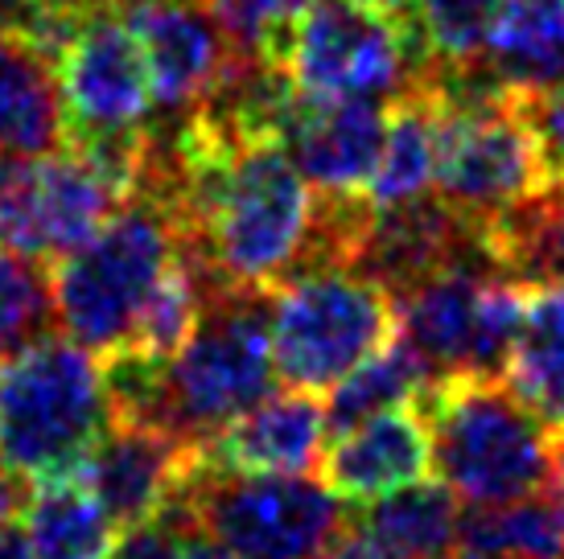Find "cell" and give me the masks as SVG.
Listing matches in <instances>:
<instances>
[{
	"instance_id": "cell-6",
	"label": "cell",
	"mask_w": 564,
	"mask_h": 559,
	"mask_svg": "<svg viewBox=\"0 0 564 559\" xmlns=\"http://www.w3.org/2000/svg\"><path fill=\"white\" fill-rule=\"evenodd\" d=\"M177 494L236 559H317L346 527L343 497L310 473H231L198 457Z\"/></svg>"
},
{
	"instance_id": "cell-30",
	"label": "cell",
	"mask_w": 564,
	"mask_h": 559,
	"mask_svg": "<svg viewBox=\"0 0 564 559\" xmlns=\"http://www.w3.org/2000/svg\"><path fill=\"white\" fill-rule=\"evenodd\" d=\"M544 494L552 497V506L561 511L564 518V424L552 428V445H549V478H544Z\"/></svg>"
},
{
	"instance_id": "cell-11",
	"label": "cell",
	"mask_w": 564,
	"mask_h": 559,
	"mask_svg": "<svg viewBox=\"0 0 564 559\" xmlns=\"http://www.w3.org/2000/svg\"><path fill=\"white\" fill-rule=\"evenodd\" d=\"M466 264L495 267V260H490L482 227L457 215L441 194L437 198L424 194V198L383 206V210L376 206V215L359 239V251L350 260V267L379 280L392 296L408 293L412 284L437 276V272Z\"/></svg>"
},
{
	"instance_id": "cell-3",
	"label": "cell",
	"mask_w": 564,
	"mask_h": 559,
	"mask_svg": "<svg viewBox=\"0 0 564 559\" xmlns=\"http://www.w3.org/2000/svg\"><path fill=\"white\" fill-rule=\"evenodd\" d=\"M416 407L429 419L433 469L470 506L544 490L552 428L495 374H441Z\"/></svg>"
},
{
	"instance_id": "cell-18",
	"label": "cell",
	"mask_w": 564,
	"mask_h": 559,
	"mask_svg": "<svg viewBox=\"0 0 564 559\" xmlns=\"http://www.w3.org/2000/svg\"><path fill=\"white\" fill-rule=\"evenodd\" d=\"M437 124L441 99L433 66L388 103V132L367 198L371 206H400L437 186Z\"/></svg>"
},
{
	"instance_id": "cell-31",
	"label": "cell",
	"mask_w": 564,
	"mask_h": 559,
	"mask_svg": "<svg viewBox=\"0 0 564 559\" xmlns=\"http://www.w3.org/2000/svg\"><path fill=\"white\" fill-rule=\"evenodd\" d=\"M256 13L264 17L268 25H276V30H284L293 17H301L314 0H248Z\"/></svg>"
},
{
	"instance_id": "cell-33",
	"label": "cell",
	"mask_w": 564,
	"mask_h": 559,
	"mask_svg": "<svg viewBox=\"0 0 564 559\" xmlns=\"http://www.w3.org/2000/svg\"><path fill=\"white\" fill-rule=\"evenodd\" d=\"M0 559H37L30 547V535H25V523L17 527L13 518L0 527Z\"/></svg>"
},
{
	"instance_id": "cell-25",
	"label": "cell",
	"mask_w": 564,
	"mask_h": 559,
	"mask_svg": "<svg viewBox=\"0 0 564 559\" xmlns=\"http://www.w3.org/2000/svg\"><path fill=\"white\" fill-rule=\"evenodd\" d=\"M457 544L507 559H564V518L552 497H516L502 506L462 511Z\"/></svg>"
},
{
	"instance_id": "cell-12",
	"label": "cell",
	"mask_w": 564,
	"mask_h": 559,
	"mask_svg": "<svg viewBox=\"0 0 564 559\" xmlns=\"http://www.w3.org/2000/svg\"><path fill=\"white\" fill-rule=\"evenodd\" d=\"M128 30L149 63L153 103L165 120L203 108L231 66V46L206 0H124Z\"/></svg>"
},
{
	"instance_id": "cell-26",
	"label": "cell",
	"mask_w": 564,
	"mask_h": 559,
	"mask_svg": "<svg viewBox=\"0 0 564 559\" xmlns=\"http://www.w3.org/2000/svg\"><path fill=\"white\" fill-rule=\"evenodd\" d=\"M499 9L502 0H412V30L424 58L437 70L482 66Z\"/></svg>"
},
{
	"instance_id": "cell-4",
	"label": "cell",
	"mask_w": 564,
	"mask_h": 559,
	"mask_svg": "<svg viewBox=\"0 0 564 559\" xmlns=\"http://www.w3.org/2000/svg\"><path fill=\"white\" fill-rule=\"evenodd\" d=\"M177 255L182 231L170 206L132 194L79 251L54 264V321L83 350L120 354Z\"/></svg>"
},
{
	"instance_id": "cell-29",
	"label": "cell",
	"mask_w": 564,
	"mask_h": 559,
	"mask_svg": "<svg viewBox=\"0 0 564 559\" xmlns=\"http://www.w3.org/2000/svg\"><path fill=\"white\" fill-rule=\"evenodd\" d=\"M317 559H404L395 547H388L383 539H376L367 527H359V523H350L346 518V527L334 535L326 544V551Z\"/></svg>"
},
{
	"instance_id": "cell-13",
	"label": "cell",
	"mask_w": 564,
	"mask_h": 559,
	"mask_svg": "<svg viewBox=\"0 0 564 559\" xmlns=\"http://www.w3.org/2000/svg\"><path fill=\"white\" fill-rule=\"evenodd\" d=\"M388 103L392 99H367V95L326 99L297 87L281 144L289 149L301 177L314 186V194L359 198L371 189L388 132Z\"/></svg>"
},
{
	"instance_id": "cell-9",
	"label": "cell",
	"mask_w": 564,
	"mask_h": 559,
	"mask_svg": "<svg viewBox=\"0 0 564 559\" xmlns=\"http://www.w3.org/2000/svg\"><path fill=\"white\" fill-rule=\"evenodd\" d=\"M54 66H58L66 124H70L66 144L132 136L149 124V111H153L149 63L120 9L75 17Z\"/></svg>"
},
{
	"instance_id": "cell-17",
	"label": "cell",
	"mask_w": 564,
	"mask_h": 559,
	"mask_svg": "<svg viewBox=\"0 0 564 559\" xmlns=\"http://www.w3.org/2000/svg\"><path fill=\"white\" fill-rule=\"evenodd\" d=\"M66 99L46 54L0 33V153L37 161L66 149Z\"/></svg>"
},
{
	"instance_id": "cell-34",
	"label": "cell",
	"mask_w": 564,
	"mask_h": 559,
	"mask_svg": "<svg viewBox=\"0 0 564 559\" xmlns=\"http://www.w3.org/2000/svg\"><path fill=\"white\" fill-rule=\"evenodd\" d=\"M21 506H25V485H21V478H17V473H0V527H4Z\"/></svg>"
},
{
	"instance_id": "cell-1",
	"label": "cell",
	"mask_w": 564,
	"mask_h": 559,
	"mask_svg": "<svg viewBox=\"0 0 564 559\" xmlns=\"http://www.w3.org/2000/svg\"><path fill=\"white\" fill-rule=\"evenodd\" d=\"M116 416L149 419L203 449L236 416L272 395V293L215 288L177 354L165 362L104 358Z\"/></svg>"
},
{
	"instance_id": "cell-28",
	"label": "cell",
	"mask_w": 564,
	"mask_h": 559,
	"mask_svg": "<svg viewBox=\"0 0 564 559\" xmlns=\"http://www.w3.org/2000/svg\"><path fill=\"white\" fill-rule=\"evenodd\" d=\"M519 116L535 140V153L544 165V182L564 189V87H540V91H511Z\"/></svg>"
},
{
	"instance_id": "cell-36",
	"label": "cell",
	"mask_w": 564,
	"mask_h": 559,
	"mask_svg": "<svg viewBox=\"0 0 564 559\" xmlns=\"http://www.w3.org/2000/svg\"><path fill=\"white\" fill-rule=\"evenodd\" d=\"M9 177H13V165L0 161V202H4V189H9Z\"/></svg>"
},
{
	"instance_id": "cell-14",
	"label": "cell",
	"mask_w": 564,
	"mask_h": 559,
	"mask_svg": "<svg viewBox=\"0 0 564 559\" xmlns=\"http://www.w3.org/2000/svg\"><path fill=\"white\" fill-rule=\"evenodd\" d=\"M198 465V449L149 419L116 416L83 457L79 482L99 497L120 530L158 518Z\"/></svg>"
},
{
	"instance_id": "cell-35",
	"label": "cell",
	"mask_w": 564,
	"mask_h": 559,
	"mask_svg": "<svg viewBox=\"0 0 564 559\" xmlns=\"http://www.w3.org/2000/svg\"><path fill=\"white\" fill-rule=\"evenodd\" d=\"M46 9L66 17H83V13H99V9H120L124 0H42Z\"/></svg>"
},
{
	"instance_id": "cell-5",
	"label": "cell",
	"mask_w": 564,
	"mask_h": 559,
	"mask_svg": "<svg viewBox=\"0 0 564 559\" xmlns=\"http://www.w3.org/2000/svg\"><path fill=\"white\" fill-rule=\"evenodd\" d=\"M395 333V296L359 267H301L272 288V350L289 387L329 391Z\"/></svg>"
},
{
	"instance_id": "cell-7",
	"label": "cell",
	"mask_w": 564,
	"mask_h": 559,
	"mask_svg": "<svg viewBox=\"0 0 564 559\" xmlns=\"http://www.w3.org/2000/svg\"><path fill=\"white\" fill-rule=\"evenodd\" d=\"M281 66L305 95L395 99L433 63L404 21L367 0H314L284 30Z\"/></svg>"
},
{
	"instance_id": "cell-37",
	"label": "cell",
	"mask_w": 564,
	"mask_h": 559,
	"mask_svg": "<svg viewBox=\"0 0 564 559\" xmlns=\"http://www.w3.org/2000/svg\"><path fill=\"white\" fill-rule=\"evenodd\" d=\"M449 559H507V556H490V551H470V547H466L462 556H449Z\"/></svg>"
},
{
	"instance_id": "cell-2",
	"label": "cell",
	"mask_w": 564,
	"mask_h": 559,
	"mask_svg": "<svg viewBox=\"0 0 564 559\" xmlns=\"http://www.w3.org/2000/svg\"><path fill=\"white\" fill-rule=\"evenodd\" d=\"M108 366L70 338H37L0 362V461L21 482L79 473L108 432Z\"/></svg>"
},
{
	"instance_id": "cell-10",
	"label": "cell",
	"mask_w": 564,
	"mask_h": 559,
	"mask_svg": "<svg viewBox=\"0 0 564 559\" xmlns=\"http://www.w3.org/2000/svg\"><path fill=\"white\" fill-rule=\"evenodd\" d=\"M124 202L128 189L75 149L37 156V165H13L0 202V243L58 264L63 255L79 251Z\"/></svg>"
},
{
	"instance_id": "cell-32",
	"label": "cell",
	"mask_w": 564,
	"mask_h": 559,
	"mask_svg": "<svg viewBox=\"0 0 564 559\" xmlns=\"http://www.w3.org/2000/svg\"><path fill=\"white\" fill-rule=\"evenodd\" d=\"M173 559H236V556H231L219 539H210L206 530H194V535H186V544L177 547V556Z\"/></svg>"
},
{
	"instance_id": "cell-15",
	"label": "cell",
	"mask_w": 564,
	"mask_h": 559,
	"mask_svg": "<svg viewBox=\"0 0 564 559\" xmlns=\"http://www.w3.org/2000/svg\"><path fill=\"white\" fill-rule=\"evenodd\" d=\"M329 432L326 399L317 391H276L206 440L198 457L231 473H314Z\"/></svg>"
},
{
	"instance_id": "cell-20",
	"label": "cell",
	"mask_w": 564,
	"mask_h": 559,
	"mask_svg": "<svg viewBox=\"0 0 564 559\" xmlns=\"http://www.w3.org/2000/svg\"><path fill=\"white\" fill-rule=\"evenodd\" d=\"M21 514L37 559H108L120 530L79 473L33 482Z\"/></svg>"
},
{
	"instance_id": "cell-21",
	"label": "cell",
	"mask_w": 564,
	"mask_h": 559,
	"mask_svg": "<svg viewBox=\"0 0 564 559\" xmlns=\"http://www.w3.org/2000/svg\"><path fill=\"white\" fill-rule=\"evenodd\" d=\"M549 428L564 424V280L528 288V309L502 374Z\"/></svg>"
},
{
	"instance_id": "cell-23",
	"label": "cell",
	"mask_w": 564,
	"mask_h": 559,
	"mask_svg": "<svg viewBox=\"0 0 564 559\" xmlns=\"http://www.w3.org/2000/svg\"><path fill=\"white\" fill-rule=\"evenodd\" d=\"M355 523L395 547L404 559H449L457 527H462V511L449 485L416 482L367 502V511Z\"/></svg>"
},
{
	"instance_id": "cell-19",
	"label": "cell",
	"mask_w": 564,
	"mask_h": 559,
	"mask_svg": "<svg viewBox=\"0 0 564 559\" xmlns=\"http://www.w3.org/2000/svg\"><path fill=\"white\" fill-rule=\"evenodd\" d=\"M486 70L507 91L564 87V0H502Z\"/></svg>"
},
{
	"instance_id": "cell-22",
	"label": "cell",
	"mask_w": 564,
	"mask_h": 559,
	"mask_svg": "<svg viewBox=\"0 0 564 559\" xmlns=\"http://www.w3.org/2000/svg\"><path fill=\"white\" fill-rule=\"evenodd\" d=\"M490 260L507 280L523 288L564 280V189L544 186L535 198L486 222Z\"/></svg>"
},
{
	"instance_id": "cell-16",
	"label": "cell",
	"mask_w": 564,
	"mask_h": 559,
	"mask_svg": "<svg viewBox=\"0 0 564 559\" xmlns=\"http://www.w3.org/2000/svg\"><path fill=\"white\" fill-rule=\"evenodd\" d=\"M429 469V419L416 404H404L338 432V445L322 457V482L343 502H376L392 490L424 482Z\"/></svg>"
},
{
	"instance_id": "cell-24",
	"label": "cell",
	"mask_w": 564,
	"mask_h": 559,
	"mask_svg": "<svg viewBox=\"0 0 564 559\" xmlns=\"http://www.w3.org/2000/svg\"><path fill=\"white\" fill-rule=\"evenodd\" d=\"M433 379L437 374L429 371V362L395 333L383 350H376L367 362H359L346 379H338L329 387V399H326L329 432H346V428H355V424L379 416L388 407L416 404Z\"/></svg>"
},
{
	"instance_id": "cell-27",
	"label": "cell",
	"mask_w": 564,
	"mask_h": 559,
	"mask_svg": "<svg viewBox=\"0 0 564 559\" xmlns=\"http://www.w3.org/2000/svg\"><path fill=\"white\" fill-rule=\"evenodd\" d=\"M54 321V288L42 260L0 243V362L46 338Z\"/></svg>"
},
{
	"instance_id": "cell-8",
	"label": "cell",
	"mask_w": 564,
	"mask_h": 559,
	"mask_svg": "<svg viewBox=\"0 0 564 559\" xmlns=\"http://www.w3.org/2000/svg\"><path fill=\"white\" fill-rule=\"evenodd\" d=\"M528 288L495 267L466 264L395 296V329L437 374H507Z\"/></svg>"
}]
</instances>
